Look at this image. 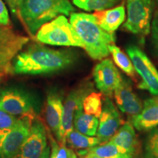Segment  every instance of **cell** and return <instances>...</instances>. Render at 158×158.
Instances as JSON below:
<instances>
[{
	"label": "cell",
	"instance_id": "6da1fadb",
	"mask_svg": "<svg viewBox=\"0 0 158 158\" xmlns=\"http://www.w3.org/2000/svg\"><path fill=\"white\" fill-rule=\"evenodd\" d=\"M76 60L70 50H55L40 44L21 51L13 61V73L24 75L53 73L64 70Z\"/></svg>",
	"mask_w": 158,
	"mask_h": 158
},
{
	"label": "cell",
	"instance_id": "7a4b0ae2",
	"mask_svg": "<svg viewBox=\"0 0 158 158\" xmlns=\"http://www.w3.org/2000/svg\"><path fill=\"white\" fill-rule=\"evenodd\" d=\"M70 22L91 58L102 60L109 55L108 47L115 43V35L102 29L93 14L73 13Z\"/></svg>",
	"mask_w": 158,
	"mask_h": 158
},
{
	"label": "cell",
	"instance_id": "3957f363",
	"mask_svg": "<svg viewBox=\"0 0 158 158\" xmlns=\"http://www.w3.org/2000/svg\"><path fill=\"white\" fill-rule=\"evenodd\" d=\"M75 11L69 0H23L20 18L31 35H35L45 23L60 15L68 16Z\"/></svg>",
	"mask_w": 158,
	"mask_h": 158
},
{
	"label": "cell",
	"instance_id": "277c9868",
	"mask_svg": "<svg viewBox=\"0 0 158 158\" xmlns=\"http://www.w3.org/2000/svg\"><path fill=\"white\" fill-rule=\"evenodd\" d=\"M36 39L48 45L84 48L73 27L64 15L43 25L36 33Z\"/></svg>",
	"mask_w": 158,
	"mask_h": 158
},
{
	"label": "cell",
	"instance_id": "5b68a950",
	"mask_svg": "<svg viewBox=\"0 0 158 158\" xmlns=\"http://www.w3.org/2000/svg\"><path fill=\"white\" fill-rule=\"evenodd\" d=\"M29 41V37L15 32L10 27L0 25V82L13 73L14 59Z\"/></svg>",
	"mask_w": 158,
	"mask_h": 158
},
{
	"label": "cell",
	"instance_id": "8992f818",
	"mask_svg": "<svg viewBox=\"0 0 158 158\" xmlns=\"http://www.w3.org/2000/svg\"><path fill=\"white\" fill-rule=\"evenodd\" d=\"M35 114L20 116L11 127L0 130V158H14L29 135Z\"/></svg>",
	"mask_w": 158,
	"mask_h": 158
},
{
	"label": "cell",
	"instance_id": "52a82bcc",
	"mask_svg": "<svg viewBox=\"0 0 158 158\" xmlns=\"http://www.w3.org/2000/svg\"><path fill=\"white\" fill-rule=\"evenodd\" d=\"M93 84L89 81L84 82L69 93L63 105V116L60 130L56 141L62 145H66V136L73 130V116L75 112L83 108L85 98L93 92Z\"/></svg>",
	"mask_w": 158,
	"mask_h": 158
},
{
	"label": "cell",
	"instance_id": "ba28073f",
	"mask_svg": "<svg viewBox=\"0 0 158 158\" xmlns=\"http://www.w3.org/2000/svg\"><path fill=\"white\" fill-rule=\"evenodd\" d=\"M153 0H127V17L124 29L134 35L145 36L151 29Z\"/></svg>",
	"mask_w": 158,
	"mask_h": 158
},
{
	"label": "cell",
	"instance_id": "9c48e42d",
	"mask_svg": "<svg viewBox=\"0 0 158 158\" xmlns=\"http://www.w3.org/2000/svg\"><path fill=\"white\" fill-rule=\"evenodd\" d=\"M126 51L135 72L142 79L138 87L147 90L153 95H158V70L153 63L147 54L135 45H129Z\"/></svg>",
	"mask_w": 158,
	"mask_h": 158
},
{
	"label": "cell",
	"instance_id": "30bf717a",
	"mask_svg": "<svg viewBox=\"0 0 158 158\" xmlns=\"http://www.w3.org/2000/svg\"><path fill=\"white\" fill-rule=\"evenodd\" d=\"M36 102L31 94L19 88L0 89V108L13 116L35 114Z\"/></svg>",
	"mask_w": 158,
	"mask_h": 158
},
{
	"label": "cell",
	"instance_id": "8fae6325",
	"mask_svg": "<svg viewBox=\"0 0 158 158\" xmlns=\"http://www.w3.org/2000/svg\"><path fill=\"white\" fill-rule=\"evenodd\" d=\"M48 147V131L40 119L35 118L29 135L14 158H40Z\"/></svg>",
	"mask_w": 158,
	"mask_h": 158
},
{
	"label": "cell",
	"instance_id": "7c38bea8",
	"mask_svg": "<svg viewBox=\"0 0 158 158\" xmlns=\"http://www.w3.org/2000/svg\"><path fill=\"white\" fill-rule=\"evenodd\" d=\"M93 77L98 89L109 98L119 86L122 79L117 68L109 59H103L94 67Z\"/></svg>",
	"mask_w": 158,
	"mask_h": 158
},
{
	"label": "cell",
	"instance_id": "4fadbf2b",
	"mask_svg": "<svg viewBox=\"0 0 158 158\" xmlns=\"http://www.w3.org/2000/svg\"><path fill=\"white\" fill-rule=\"evenodd\" d=\"M122 124V120L117 108L109 97H106L97 132L100 143L108 142Z\"/></svg>",
	"mask_w": 158,
	"mask_h": 158
},
{
	"label": "cell",
	"instance_id": "5bb4252c",
	"mask_svg": "<svg viewBox=\"0 0 158 158\" xmlns=\"http://www.w3.org/2000/svg\"><path fill=\"white\" fill-rule=\"evenodd\" d=\"M114 96L118 109L132 117L141 113L143 104L134 93L131 83L122 78L119 86L114 90Z\"/></svg>",
	"mask_w": 158,
	"mask_h": 158
},
{
	"label": "cell",
	"instance_id": "9a60e30c",
	"mask_svg": "<svg viewBox=\"0 0 158 158\" xmlns=\"http://www.w3.org/2000/svg\"><path fill=\"white\" fill-rule=\"evenodd\" d=\"M131 123L140 131H147L157 127L158 95L145 100L141 113L132 117Z\"/></svg>",
	"mask_w": 158,
	"mask_h": 158
},
{
	"label": "cell",
	"instance_id": "2e32d148",
	"mask_svg": "<svg viewBox=\"0 0 158 158\" xmlns=\"http://www.w3.org/2000/svg\"><path fill=\"white\" fill-rule=\"evenodd\" d=\"M108 141L111 142L121 151L133 157L138 151V138L134 126L130 122H124Z\"/></svg>",
	"mask_w": 158,
	"mask_h": 158
},
{
	"label": "cell",
	"instance_id": "e0dca14e",
	"mask_svg": "<svg viewBox=\"0 0 158 158\" xmlns=\"http://www.w3.org/2000/svg\"><path fill=\"white\" fill-rule=\"evenodd\" d=\"M63 108L62 99L60 94L56 92H51L47 98L45 118L49 130L56 138L62 124Z\"/></svg>",
	"mask_w": 158,
	"mask_h": 158
},
{
	"label": "cell",
	"instance_id": "ac0fdd59",
	"mask_svg": "<svg viewBox=\"0 0 158 158\" xmlns=\"http://www.w3.org/2000/svg\"><path fill=\"white\" fill-rule=\"evenodd\" d=\"M100 27L108 33H114L125 20V9L124 6L115 8L98 11L93 14Z\"/></svg>",
	"mask_w": 158,
	"mask_h": 158
},
{
	"label": "cell",
	"instance_id": "d6986e66",
	"mask_svg": "<svg viewBox=\"0 0 158 158\" xmlns=\"http://www.w3.org/2000/svg\"><path fill=\"white\" fill-rule=\"evenodd\" d=\"M99 118L85 113L84 109L79 108L73 116V128L86 135L95 136L99 125Z\"/></svg>",
	"mask_w": 158,
	"mask_h": 158
},
{
	"label": "cell",
	"instance_id": "ffe728a7",
	"mask_svg": "<svg viewBox=\"0 0 158 158\" xmlns=\"http://www.w3.org/2000/svg\"><path fill=\"white\" fill-rule=\"evenodd\" d=\"M76 154L79 157L90 154L101 158H133L132 156L123 152L110 141L100 143L87 149L78 150Z\"/></svg>",
	"mask_w": 158,
	"mask_h": 158
},
{
	"label": "cell",
	"instance_id": "44dd1931",
	"mask_svg": "<svg viewBox=\"0 0 158 158\" xmlns=\"http://www.w3.org/2000/svg\"><path fill=\"white\" fill-rule=\"evenodd\" d=\"M100 143V141L98 137L86 135L74 128L66 136V145L73 149H87Z\"/></svg>",
	"mask_w": 158,
	"mask_h": 158
},
{
	"label": "cell",
	"instance_id": "7402d4cb",
	"mask_svg": "<svg viewBox=\"0 0 158 158\" xmlns=\"http://www.w3.org/2000/svg\"><path fill=\"white\" fill-rule=\"evenodd\" d=\"M110 54H111L113 57L114 62L118 68H119L130 78H135V70L132 62L131 59L128 57L126 54L122 51L118 46L114 44H111L108 47Z\"/></svg>",
	"mask_w": 158,
	"mask_h": 158
},
{
	"label": "cell",
	"instance_id": "603a6c76",
	"mask_svg": "<svg viewBox=\"0 0 158 158\" xmlns=\"http://www.w3.org/2000/svg\"><path fill=\"white\" fill-rule=\"evenodd\" d=\"M119 0H73V3L86 11H102L111 8Z\"/></svg>",
	"mask_w": 158,
	"mask_h": 158
},
{
	"label": "cell",
	"instance_id": "cb8c5ba5",
	"mask_svg": "<svg viewBox=\"0 0 158 158\" xmlns=\"http://www.w3.org/2000/svg\"><path fill=\"white\" fill-rule=\"evenodd\" d=\"M83 109L85 113L100 118L102 110V94L94 91L89 94L83 102Z\"/></svg>",
	"mask_w": 158,
	"mask_h": 158
},
{
	"label": "cell",
	"instance_id": "d4e9b609",
	"mask_svg": "<svg viewBox=\"0 0 158 158\" xmlns=\"http://www.w3.org/2000/svg\"><path fill=\"white\" fill-rule=\"evenodd\" d=\"M144 158H158V128L150 130L144 141Z\"/></svg>",
	"mask_w": 158,
	"mask_h": 158
},
{
	"label": "cell",
	"instance_id": "484cf974",
	"mask_svg": "<svg viewBox=\"0 0 158 158\" xmlns=\"http://www.w3.org/2000/svg\"><path fill=\"white\" fill-rule=\"evenodd\" d=\"M48 138L51 143L50 158H68L71 151V148L66 145H62L51 135V132L48 133Z\"/></svg>",
	"mask_w": 158,
	"mask_h": 158
},
{
	"label": "cell",
	"instance_id": "4316f807",
	"mask_svg": "<svg viewBox=\"0 0 158 158\" xmlns=\"http://www.w3.org/2000/svg\"><path fill=\"white\" fill-rule=\"evenodd\" d=\"M19 119L15 116L11 115L0 108V130L13 126Z\"/></svg>",
	"mask_w": 158,
	"mask_h": 158
},
{
	"label": "cell",
	"instance_id": "83f0119b",
	"mask_svg": "<svg viewBox=\"0 0 158 158\" xmlns=\"http://www.w3.org/2000/svg\"><path fill=\"white\" fill-rule=\"evenodd\" d=\"M0 25L10 26V16L8 10L2 0H0Z\"/></svg>",
	"mask_w": 158,
	"mask_h": 158
},
{
	"label": "cell",
	"instance_id": "f1b7e54d",
	"mask_svg": "<svg viewBox=\"0 0 158 158\" xmlns=\"http://www.w3.org/2000/svg\"><path fill=\"white\" fill-rule=\"evenodd\" d=\"M152 39L154 47L158 53V12L154 18L152 25Z\"/></svg>",
	"mask_w": 158,
	"mask_h": 158
},
{
	"label": "cell",
	"instance_id": "f546056e",
	"mask_svg": "<svg viewBox=\"0 0 158 158\" xmlns=\"http://www.w3.org/2000/svg\"><path fill=\"white\" fill-rule=\"evenodd\" d=\"M22 1L23 0H5L13 13H14L19 17H20V10H21Z\"/></svg>",
	"mask_w": 158,
	"mask_h": 158
},
{
	"label": "cell",
	"instance_id": "4dcf8cb0",
	"mask_svg": "<svg viewBox=\"0 0 158 158\" xmlns=\"http://www.w3.org/2000/svg\"><path fill=\"white\" fill-rule=\"evenodd\" d=\"M50 154H51V147H48L46 149H45L44 152H43L40 158H50Z\"/></svg>",
	"mask_w": 158,
	"mask_h": 158
},
{
	"label": "cell",
	"instance_id": "1f68e13d",
	"mask_svg": "<svg viewBox=\"0 0 158 158\" xmlns=\"http://www.w3.org/2000/svg\"><path fill=\"white\" fill-rule=\"evenodd\" d=\"M79 158H101V157H97L95 155H90V154H86V155L81 156V157H79Z\"/></svg>",
	"mask_w": 158,
	"mask_h": 158
}]
</instances>
